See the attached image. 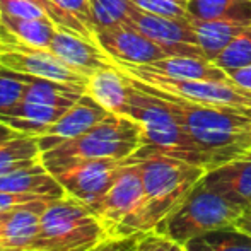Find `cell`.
<instances>
[{"label":"cell","mask_w":251,"mask_h":251,"mask_svg":"<svg viewBox=\"0 0 251 251\" xmlns=\"http://www.w3.org/2000/svg\"><path fill=\"white\" fill-rule=\"evenodd\" d=\"M126 77L133 86L168 102L188 135L210 159L212 168L245 157L251 152V108L195 102L152 87L130 75Z\"/></svg>","instance_id":"1"},{"label":"cell","mask_w":251,"mask_h":251,"mask_svg":"<svg viewBox=\"0 0 251 251\" xmlns=\"http://www.w3.org/2000/svg\"><path fill=\"white\" fill-rule=\"evenodd\" d=\"M142 175L146 199L122 236L146 234L159 224L188 197L203 178L207 169L185 159L140 147L133 154Z\"/></svg>","instance_id":"2"},{"label":"cell","mask_w":251,"mask_h":251,"mask_svg":"<svg viewBox=\"0 0 251 251\" xmlns=\"http://www.w3.org/2000/svg\"><path fill=\"white\" fill-rule=\"evenodd\" d=\"M142 146L144 135L139 123L130 116L109 113L82 135L41 152V162L53 175L79 161L132 157Z\"/></svg>","instance_id":"3"},{"label":"cell","mask_w":251,"mask_h":251,"mask_svg":"<svg viewBox=\"0 0 251 251\" xmlns=\"http://www.w3.org/2000/svg\"><path fill=\"white\" fill-rule=\"evenodd\" d=\"M126 116L135 120L142 128V149L185 159L188 162L201 166L207 171L212 169L210 159L188 135L185 126L179 123L173 109L162 98L147 93L130 82V101Z\"/></svg>","instance_id":"4"},{"label":"cell","mask_w":251,"mask_h":251,"mask_svg":"<svg viewBox=\"0 0 251 251\" xmlns=\"http://www.w3.org/2000/svg\"><path fill=\"white\" fill-rule=\"evenodd\" d=\"M106 238L100 217L67 195L48 200L41 214L36 251H91Z\"/></svg>","instance_id":"5"},{"label":"cell","mask_w":251,"mask_h":251,"mask_svg":"<svg viewBox=\"0 0 251 251\" xmlns=\"http://www.w3.org/2000/svg\"><path fill=\"white\" fill-rule=\"evenodd\" d=\"M245 212L243 207L199 181L155 231L181 245H188L203 234L236 226Z\"/></svg>","instance_id":"6"},{"label":"cell","mask_w":251,"mask_h":251,"mask_svg":"<svg viewBox=\"0 0 251 251\" xmlns=\"http://www.w3.org/2000/svg\"><path fill=\"white\" fill-rule=\"evenodd\" d=\"M115 67L133 79L157 87L166 93L176 94L185 100L203 102V104H222V106H246L251 108V89L238 86L229 80H195V79H176L164 74H159L147 65H133L113 60Z\"/></svg>","instance_id":"7"},{"label":"cell","mask_w":251,"mask_h":251,"mask_svg":"<svg viewBox=\"0 0 251 251\" xmlns=\"http://www.w3.org/2000/svg\"><path fill=\"white\" fill-rule=\"evenodd\" d=\"M0 67L24 75L58 80L86 89L87 77L70 69L48 48H38L14 38L0 26Z\"/></svg>","instance_id":"8"},{"label":"cell","mask_w":251,"mask_h":251,"mask_svg":"<svg viewBox=\"0 0 251 251\" xmlns=\"http://www.w3.org/2000/svg\"><path fill=\"white\" fill-rule=\"evenodd\" d=\"M128 162H132V157L79 161L55 171L53 176L67 195L87 205L94 212Z\"/></svg>","instance_id":"9"},{"label":"cell","mask_w":251,"mask_h":251,"mask_svg":"<svg viewBox=\"0 0 251 251\" xmlns=\"http://www.w3.org/2000/svg\"><path fill=\"white\" fill-rule=\"evenodd\" d=\"M142 175H140L137 157L132 155V162L123 168L116 181L108 190L102 200L94 208V214L104 226L108 238H122L123 229L144 203Z\"/></svg>","instance_id":"10"},{"label":"cell","mask_w":251,"mask_h":251,"mask_svg":"<svg viewBox=\"0 0 251 251\" xmlns=\"http://www.w3.org/2000/svg\"><path fill=\"white\" fill-rule=\"evenodd\" d=\"M128 24L155 41L168 56H205L199 47L195 29L186 17L159 16L133 3L128 14Z\"/></svg>","instance_id":"11"},{"label":"cell","mask_w":251,"mask_h":251,"mask_svg":"<svg viewBox=\"0 0 251 251\" xmlns=\"http://www.w3.org/2000/svg\"><path fill=\"white\" fill-rule=\"evenodd\" d=\"M96 43L113 60L133 65H151L168 56L155 41L130 24L96 31Z\"/></svg>","instance_id":"12"},{"label":"cell","mask_w":251,"mask_h":251,"mask_svg":"<svg viewBox=\"0 0 251 251\" xmlns=\"http://www.w3.org/2000/svg\"><path fill=\"white\" fill-rule=\"evenodd\" d=\"M48 200L40 199L5 208L0 217V251H36L41 214Z\"/></svg>","instance_id":"13"},{"label":"cell","mask_w":251,"mask_h":251,"mask_svg":"<svg viewBox=\"0 0 251 251\" xmlns=\"http://www.w3.org/2000/svg\"><path fill=\"white\" fill-rule=\"evenodd\" d=\"M109 115L104 108L93 100L89 94H84L75 104L67 113H63L58 120L41 135H38V144H40L41 152H47L53 147L60 146L63 142L75 139V137L82 135L89 128L104 120Z\"/></svg>","instance_id":"14"},{"label":"cell","mask_w":251,"mask_h":251,"mask_svg":"<svg viewBox=\"0 0 251 251\" xmlns=\"http://www.w3.org/2000/svg\"><path fill=\"white\" fill-rule=\"evenodd\" d=\"M48 50L65 65L86 75L87 79L98 70L113 67V58L96 41H91L69 31L56 29Z\"/></svg>","instance_id":"15"},{"label":"cell","mask_w":251,"mask_h":251,"mask_svg":"<svg viewBox=\"0 0 251 251\" xmlns=\"http://www.w3.org/2000/svg\"><path fill=\"white\" fill-rule=\"evenodd\" d=\"M200 181L245 210L251 208V157H239L208 169Z\"/></svg>","instance_id":"16"},{"label":"cell","mask_w":251,"mask_h":251,"mask_svg":"<svg viewBox=\"0 0 251 251\" xmlns=\"http://www.w3.org/2000/svg\"><path fill=\"white\" fill-rule=\"evenodd\" d=\"M0 192L29 195L36 199H62L67 197L56 178L43 166L41 159L31 166L0 175Z\"/></svg>","instance_id":"17"},{"label":"cell","mask_w":251,"mask_h":251,"mask_svg":"<svg viewBox=\"0 0 251 251\" xmlns=\"http://www.w3.org/2000/svg\"><path fill=\"white\" fill-rule=\"evenodd\" d=\"M86 94H89L102 108L115 115H125L128 111L130 82L113 63L111 69L98 70L89 77L86 86Z\"/></svg>","instance_id":"18"},{"label":"cell","mask_w":251,"mask_h":251,"mask_svg":"<svg viewBox=\"0 0 251 251\" xmlns=\"http://www.w3.org/2000/svg\"><path fill=\"white\" fill-rule=\"evenodd\" d=\"M63 113H67V108L23 100L10 111L0 115V122L23 135L38 137L47 132Z\"/></svg>","instance_id":"19"},{"label":"cell","mask_w":251,"mask_h":251,"mask_svg":"<svg viewBox=\"0 0 251 251\" xmlns=\"http://www.w3.org/2000/svg\"><path fill=\"white\" fill-rule=\"evenodd\" d=\"M188 19L195 29L199 47L212 62L251 24L241 21H203L192 16Z\"/></svg>","instance_id":"20"},{"label":"cell","mask_w":251,"mask_h":251,"mask_svg":"<svg viewBox=\"0 0 251 251\" xmlns=\"http://www.w3.org/2000/svg\"><path fill=\"white\" fill-rule=\"evenodd\" d=\"M147 67L164 75L176 77V79L224 80V82L231 80L226 70H222L205 56H166Z\"/></svg>","instance_id":"21"},{"label":"cell","mask_w":251,"mask_h":251,"mask_svg":"<svg viewBox=\"0 0 251 251\" xmlns=\"http://www.w3.org/2000/svg\"><path fill=\"white\" fill-rule=\"evenodd\" d=\"M186 10L195 19L251 23V0H186Z\"/></svg>","instance_id":"22"},{"label":"cell","mask_w":251,"mask_h":251,"mask_svg":"<svg viewBox=\"0 0 251 251\" xmlns=\"http://www.w3.org/2000/svg\"><path fill=\"white\" fill-rule=\"evenodd\" d=\"M0 26L14 38L38 48H48L58 27L50 19H17L0 14Z\"/></svg>","instance_id":"23"},{"label":"cell","mask_w":251,"mask_h":251,"mask_svg":"<svg viewBox=\"0 0 251 251\" xmlns=\"http://www.w3.org/2000/svg\"><path fill=\"white\" fill-rule=\"evenodd\" d=\"M41 159V149L36 137L21 135L0 144V175L31 166Z\"/></svg>","instance_id":"24"},{"label":"cell","mask_w":251,"mask_h":251,"mask_svg":"<svg viewBox=\"0 0 251 251\" xmlns=\"http://www.w3.org/2000/svg\"><path fill=\"white\" fill-rule=\"evenodd\" d=\"M186 246L190 251H251V236L232 226L200 236Z\"/></svg>","instance_id":"25"},{"label":"cell","mask_w":251,"mask_h":251,"mask_svg":"<svg viewBox=\"0 0 251 251\" xmlns=\"http://www.w3.org/2000/svg\"><path fill=\"white\" fill-rule=\"evenodd\" d=\"M133 7L132 0H93L94 29L128 24V14Z\"/></svg>","instance_id":"26"},{"label":"cell","mask_w":251,"mask_h":251,"mask_svg":"<svg viewBox=\"0 0 251 251\" xmlns=\"http://www.w3.org/2000/svg\"><path fill=\"white\" fill-rule=\"evenodd\" d=\"M31 75L17 74L0 67V115L10 111L23 101Z\"/></svg>","instance_id":"27"},{"label":"cell","mask_w":251,"mask_h":251,"mask_svg":"<svg viewBox=\"0 0 251 251\" xmlns=\"http://www.w3.org/2000/svg\"><path fill=\"white\" fill-rule=\"evenodd\" d=\"M214 63L222 70L251 65V24L239 36H236V40L214 60Z\"/></svg>","instance_id":"28"},{"label":"cell","mask_w":251,"mask_h":251,"mask_svg":"<svg viewBox=\"0 0 251 251\" xmlns=\"http://www.w3.org/2000/svg\"><path fill=\"white\" fill-rule=\"evenodd\" d=\"M0 14L17 19H48L47 12L31 0H0Z\"/></svg>","instance_id":"29"},{"label":"cell","mask_w":251,"mask_h":251,"mask_svg":"<svg viewBox=\"0 0 251 251\" xmlns=\"http://www.w3.org/2000/svg\"><path fill=\"white\" fill-rule=\"evenodd\" d=\"M137 7L147 10L152 14H159V16L166 17H186L188 19L190 14L186 10V5L176 2V0H132Z\"/></svg>","instance_id":"30"},{"label":"cell","mask_w":251,"mask_h":251,"mask_svg":"<svg viewBox=\"0 0 251 251\" xmlns=\"http://www.w3.org/2000/svg\"><path fill=\"white\" fill-rule=\"evenodd\" d=\"M139 251H190L188 246L168 238L157 231L140 234Z\"/></svg>","instance_id":"31"},{"label":"cell","mask_w":251,"mask_h":251,"mask_svg":"<svg viewBox=\"0 0 251 251\" xmlns=\"http://www.w3.org/2000/svg\"><path fill=\"white\" fill-rule=\"evenodd\" d=\"M62 9H65L69 14L82 21L87 27L94 33L96 36V29H94V21H93V0H55Z\"/></svg>","instance_id":"32"},{"label":"cell","mask_w":251,"mask_h":251,"mask_svg":"<svg viewBox=\"0 0 251 251\" xmlns=\"http://www.w3.org/2000/svg\"><path fill=\"white\" fill-rule=\"evenodd\" d=\"M140 234L122 236V238H106L91 251H139Z\"/></svg>","instance_id":"33"},{"label":"cell","mask_w":251,"mask_h":251,"mask_svg":"<svg viewBox=\"0 0 251 251\" xmlns=\"http://www.w3.org/2000/svg\"><path fill=\"white\" fill-rule=\"evenodd\" d=\"M226 72H227L229 79L232 82L245 87V89H251V65L241 67V69H231V70H226Z\"/></svg>","instance_id":"34"},{"label":"cell","mask_w":251,"mask_h":251,"mask_svg":"<svg viewBox=\"0 0 251 251\" xmlns=\"http://www.w3.org/2000/svg\"><path fill=\"white\" fill-rule=\"evenodd\" d=\"M21 135H23V133L16 132V130H12L10 126H7L5 123L0 122V144L9 142V140L17 139V137H21Z\"/></svg>","instance_id":"35"},{"label":"cell","mask_w":251,"mask_h":251,"mask_svg":"<svg viewBox=\"0 0 251 251\" xmlns=\"http://www.w3.org/2000/svg\"><path fill=\"white\" fill-rule=\"evenodd\" d=\"M236 227L241 229L243 232H246V234L251 236V212L250 210H246L245 214L241 215V219L236 222Z\"/></svg>","instance_id":"36"},{"label":"cell","mask_w":251,"mask_h":251,"mask_svg":"<svg viewBox=\"0 0 251 251\" xmlns=\"http://www.w3.org/2000/svg\"><path fill=\"white\" fill-rule=\"evenodd\" d=\"M176 2H179V3H183V5H186V0H176Z\"/></svg>","instance_id":"37"},{"label":"cell","mask_w":251,"mask_h":251,"mask_svg":"<svg viewBox=\"0 0 251 251\" xmlns=\"http://www.w3.org/2000/svg\"><path fill=\"white\" fill-rule=\"evenodd\" d=\"M245 157H251V152H250V154H248V155H245Z\"/></svg>","instance_id":"38"},{"label":"cell","mask_w":251,"mask_h":251,"mask_svg":"<svg viewBox=\"0 0 251 251\" xmlns=\"http://www.w3.org/2000/svg\"><path fill=\"white\" fill-rule=\"evenodd\" d=\"M2 214H3V210H0V217H2Z\"/></svg>","instance_id":"39"},{"label":"cell","mask_w":251,"mask_h":251,"mask_svg":"<svg viewBox=\"0 0 251 251\" xmlns=\"http://www.w3.org/2000/svg\"><path fill=\"white\" fill-rule=\"evenodd\" d=\"M250 212H251V208H250Z\"/></svg>","instance_id":"40"}]
</instances>
